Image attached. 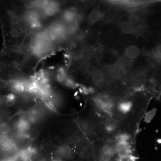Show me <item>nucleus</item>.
Listing matches in <instances>:
<instances>
[{"mask_svg":"<svg viewBox=\"0 0 161 161\" xmlns=\"http://www.w3.org/2000/svg\"><path fill=\"white\" fill-rule=\"evenodd\" d=\"M151 95L142 94L137 100L131 98L118 99L115 115L122 122L123 132L136 135L140 122L146 113Z\"/></svg>","mask_w":161,"mask_h":161,"instance_id":"1","label":"nucleus"},{"mask_svg":"<svg viewBox=\"0 0 161 161\" xmlns=\"http://www.w3.org/2000/svg\"><path fill=\"white\" fill-rule=\"evenodd\" d=\"M118 99L109 94H100L92 99L94 113L101 122L108 117L114 116Z\"/></svg>","mask_w":161,"mask_h":161,"instance_id":"2","label":"nucleus"},{"mask_svg":"<svg viewBox=\"0 0 161 161\" xmlns=\"http://www.w3.org/2000/svg\"><path fill=\"white\" fill-rule=\"evenodd\" d=\"M122 132V122L115 115L104 119L101 122L99 140H113L120 132Z\"/></svg>","mask_w":161,"mask_h":161,"instance_id":"3","label":"nucleus"},{"mask_svg":"<svg viewBox=\"0 0 161 161\" xmlns=\"http://www.w3.org/2000/svg\"><path fill=\"white\" fill-rule=\"evenodd\" d=\"M132 82L133 86L138 90V91H143L147 82L146 73L143 72L136 73L132 77Z\"/></svg>","mask_w":161,"mask_h":161,"instance_id":"4","label":"nucleus"},{"mask_svg":"<svg viewBox=\"0 0 161 161\" xmlns=\"http://www.w3.org/2000/svg\"><path fill=\"white\" fill-rule=\"evenodd\" d=\"M35 153V150L32 147L27 148L21 150L18 154V157L22 161H30L34 154Z\"/></svg>","mask_w":161,"mask_h":161,"instance_id":"5","label":"nucleus"},{"mask_svg":"<svg viewBox=\"0 0 161 161\" xmlns=\"http://www.w3.org/2000/svg\"><path fill=\"white\" fill-rule=\"evenodd\" d=\"M140 53L139 48L135 45L128 47L125 51V54L127 58L130 59H134L138 57Z\"/></svg>","mask_w":161,"mask_h":161,"instance_id":"6","label":"nucleus"},{"mask_svg":"<svg viewBox=\"0 0 161 161\" xmlns=\"http://www.w3.org/2000/svg\"><path fill=\"white\" fill-rule=\"evenodd\" d=\"M58 153L61 157L69 159L72 154V150L70 146L66 145H62L58 150Z\"/></svg>","mask_w":161,"mask_h":161,"instance_id":"7","label":"nucleus"},{"mask_svg":"<svg viewBox=\"0 0 161 161\" xmlns=\"http://www.w3.org/2000/svg\"><path fill=\"white\" fill-rule=\"evenodd\" d=\"M91 75L93 81L96 84H100L104 82V73L101 70H95Z\"/></svg>","mask_w":161,"mask_h":161,"instance_id":"8","label":"nucleus"},{"mask_svg":"<svg viewBox=\"0 0 161 161\" xmlns=\"http://www.w3.org/2000/svg\"><path fill=\"white\" fill-rule=\"evenodd\" d=\"M121 30L122 32L126 34H131L134 33L135 31V26L130 22L127 21L122 23L121 25Z\"/></svg>","mask_w":161,"mask_h":161,"instance_id":"9","label":"nucleus"},{"mask_svg":"<svg viewBox=\"0 0 161 161\" xmlns=\"http://www.w3.org/2000/svg\"><path fill=\"white\" fill-rule=\"evenodd\" d=\"M72 60L76 62H82L84 59V54L82 51L76 49L72 52L71 54Z\"/></svg>","mask_w":161,"mask_h":161,"instance_id":"10","label":"nucleus"},{"mask_svg":"<svg viewBox=\"0 0 161 161\" xmlns=\"http://www.w3.org/2000/svg\"><path fill=\"white\" fill-rule=\"evenodd\" d=\"M102 17V14L98 10H94L90 14L89 20L90 23H94L98 22Z\"/></svg>","mask_w":161,"mask_h":161,"instance_id":"11","label":"nucleus"},{"mask_svg":"<svg viewBox=\"0 0 161 161\" xmlns=\"http://www.w3.org/2000/svg\"><path fill=\"white\" fill-rule=\"evenodd\" d=\"M12 88L17 92H22L25 90L26 87L24 83L19 81H15L12 84Z\"/></svg>","mask_w":161,"mask_h":161,"instance_id":"12","label":"nucleus"},{"mask_svg":"<svg viewBox=\"0 0 161 161\" xmlns=\"http://www.w3.org/2000/svg\"><path fill=\"white\" fill-rule=\"evenodd\" d=\"M39 136V131L36 128H31L27 131L26 136L31 140H34Z\"/></svg>","mask_w":161,"mask_h":161,"instance_id":"13","label":"nucleus"},{"mask_svg":"<svg viewBox=\"0 0 161 161\" xmlns=\"http://www.w3.org/2000/svg\"><path fill=\"white\" fill-rule=\"evenodd\" d=\"M10 30H9V35L10 37L13 39H18L20 36V32L19 30L17 27L15 26H10Z\"/></svg>","mask_w":161,"mask_h":161,"instance_id":"14","label":"nucleus"},{"mask_svg":"<svg viewBox=\"0 0 161 161\" xmlns=\"http://www.w3.org/2000/svg\"><path fill=\"white\" fill-rule=\"evenodd\" d=\"M30 123L20 121V120L18 121L17 128L21 132L28 131L30 129Z\"/></svg>","mask_w":161,"mask_h":161,"instance_id":"15","label":"nucleus"},{"mask_svg":"<svg viewBox=\"0 0 161 161\" xmlns=\"http://www.w3.org/2000/svg\"><path fill=\"white\" fill-rule=\"evenodd\" d=\"M32 119L31 115L29 112L27 111H24L20 114L19 116V120L20 121H24V122L30 123Z\"/></svg>","mask_w":161,"mask_h":161,"instance_id":"16","label":"nucleus"},{"mask_svg":"<svg viewBox=\"0 0 161 161\" xmlns=\"http://www.w3.org/2000/svg\"><path fill=\"white\" fill-rule=\"evenodd\" d=\"M153 57L158 62H161V44H159L153 52Z\"/></svg>","mask_w":161,"mask_h":161,"instance_id":"17","label":"nucleus"},{"mask_svg":"<svg viewBox=\"0 0 161 161\" xmlns=\"http://www.w3.org/2000/svg\"><path fill=\"white\" fill-rule=\"evenodd\" d=\"M11 131V127L7 123H3L0 125V132L3 134H7Z\"/></svg>","mask_w":161,"mask_h":161,"instance_id":"18","label":"nucleus"},{"mask_svg":"<svg viewBox=\"0 0 161 161\" xmlns=\"http://www.w3.org/2000/svg\"><path fill=\"white\" fill-rule=\"evenodd\" d=\"M139 21V17L135 14H132L128 16V22L133 25L137 24Z\"/></svg>","mask_w":161,"mask_h":161,"instance_id":"19","label":"nucleus"},{"mask_svg":"<svg viewBox=\"0 0 161 161\" xmlns=\"http://www.w3.org/2000/svg\"><path fill=\"white\" fill-rule=\"evenodd\" d=\"M19 53L23 56L29 54V47L27 46L22 45L18 48Z\"/></svg>","mask_w":161,"mask_h":161,"instance_id":"20","label":"nucleus"},{"mask_svg":"<svg viewBox=\"0 0 161 161\" xmlns=\"http://www.w3.org/2000/svg\"><path fill=\"white\" fill-rule=\"evenodd\" d=\"M23 6L26 9L30 10V9H33L34 7H36V3L35 2H34L33 1H25Z\"/></svg>","mask_w":161,"mask_h":161,"instance_id":"21","label":"nucleus"},{"mask_svg":"<svg viewBox=\"0 0 161 161\" xmlns=\"http://www.w3.org/2000/svg\"><path fill=\"white\" fill-rule=\"evenodd\" d=\"M33 161H46V160L43 155L37 154L34 157Z\"/></svg>","mask_w":161,"mask_h":161,"instance_id":"22","label":"nucleus"},{"mask_svg":"<svg viewBox=\"0 0 161 161\" xmlns=\"http://www.w3.org/2000/svg\"><path fill=\"white\" fill-rule=\"evenodd\" d=\"M95 71V69L94 66H92L91 65H89L86 66V71L88 74L91 75Z\"/></svg>","mask_w":161,"mask_h":161,"instance_id":"23","label":"nucleus"},{"mask_svg":"<svg viewBox=\"0 0 161 161\" xmlns=\"http://www.w3.org/2000/svg\"><path fill=\"white\" fill-rule=\"evenodd\" d=\"M9 85V82L7 80H0V88L5 89L8 87Z\"/></svg>","mask_w":161,"mask_h":161,"instance_id":"24","label":"nucleus"},{"mask_svg":"<svg viewBox=\"0 0 161 161\" xmlns=\"http://www.w3.org/2000/svg\"><path fill=\"white\" fill-rule=\"evenodd\" d=\"M7 68V64L4 61H0V72L6 70Z\"/></svg>","mask_w":161,"mask_h":161,"instance_id":"25","label":"nucleus"},{"mask_svg":"<svg viewBox=\"0 0 161 161\" xmlns=\"http://www.w3.org/2000/svg\"><path fill=\"white\" fill-rule=\"evenodd\" d=\"M37 49L34 45H31L29 47V54L34 55L36 54Z\"/></svg>","mask_w":161,"mask_h":161,"instance_id":"26","label":"nucleus"},{"mask_svg":"<svg viewBox=\"0 0 161 161\" xmlns=\"http://www.w3.org/2000/svg\"><path fill=\"white\" fill-rule=\"evenodd\" d=\"M15 101H10L6 103V104L8 107H12L15 104Z\"/></svg>","mask_w":161,"mask_h":161,"instance_id":"27","label":"nucleus"},{"mask_svg":"<svg viewBox=\"0 0 161 161\" xmlns=\"http://www.w3.org/2000/svg\"><path fill=\"white\" fill-rule=\"evenodd\" d=\"M3 141V137L1 135H0V144L2 143Z\"/></svg>","mask_w":161,"mask_h":161,"instance_id":"28","label":"nucleus"}]
</instances>
